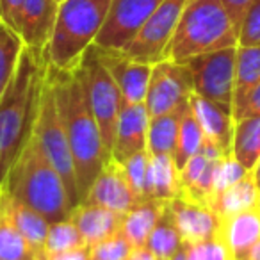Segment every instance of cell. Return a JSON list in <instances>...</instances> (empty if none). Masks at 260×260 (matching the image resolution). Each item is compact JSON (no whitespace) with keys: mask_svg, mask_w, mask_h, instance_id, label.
<instances>
[{"mask_svg":"<svg viewBox=\"0 0 260 260\" xmlns=\"http://www.w3.org/2000/svg\"><path fill=\"white\" fill-rule=\"evenodd\" d=\"M47 79L52 84L59 114L64 125L70 152L75 164L77 187L82 202L96 175L111 159V153L105 148L86 91L75 72H64L48 64Z\"/></svg>","mask_w":260,"mask_h":260,"instance_id":"cell-1","label":"cell"},{"mask_svg":"<svg viewBox=\"0 0 260 260\" xmlns=\"http://www.w3.org/2000/svg\"><path fill=\"white\" fill-rule=\"evenodd\" d=\"M47 66L45 54L23 47L11 84L0 98V187L32 134Z\"/></svg>","mask_w":260,"mask_h":260,"instance_id":"cell-2","label":"cell"},{"mask_svg":"<svg viewBox=\"0 0 260 260\" xmlns=\"http://www.w3.org/2000/svg\"><path fill=\"white\" fill-rule=\"evenodd\" d=\"M4 189L9 196L38 210L50 223L68 219L72 212L68 189L32 134L13 162Z\"/></svg>","mask_w":260,"mask_h":260,"instance_id":"cell-3","label":"cell"},{"mask_svg":"<svg viewBox=\"0 0 260 260\" xmlns=\"http://www.w3.org/2000/svg\"><path fill=\"white\" fill-rule=\"evenodd\" d=\"M237 45L239 29L221 0H187L164 59L184 64L196 55Z\"/></svg>","mask_w":260,"mask_h":260,"instance_id":"cell-4","label":"cell"},{"mask_svg":"<svg viewBox=\"0 0 260 260\" xmlns=\"http://www.w3.org/2000/svg\"><path fill=\"white\" fill-rule=\"evenodd\" d=\"M111 0H62L45 57L50 66L73 72L86 50L94 45L107 18Z\"/></svg>","mask_w":260,"mask_h":260,"instance_id":"cell-5","label":"cell"},{"mask_svg":"<svg viewBox=\"0 0 260 260\" xmlns=\"http://www.w3.org/2000/svg\"><path fill=\"white\" fill-rule=\"evenodd\" d=\"M32 136L36 138L40 148L52 162V166L57 170L68 189L72 209L80 203L79 187H77V175L73 155L70 152L68 138H66L64 125H62L61 114H59L55 94L52 89V84L45 77L43 87H41L40 100H38V111L34 118Z\"/></svg>","mask_w":260,"mask_h":260,"instance_id":"cell-6","label":"cell"},{"mask_svg":"<svg viewBox=\"0 0 260 260\" xmlns=\"http://www.w3.org/2000/svg\"><path fill=\"white\" fill-rule=\"evenodd\" d=\"M73 72L79 77L80 84L86 91L87 102H89L93 116L98 123L105 148L111 153L112 143H114L116 123H118L119 111L123 107L121 91L104 66V62L100 61L94 45L87 48L86 54L80 59L79 66Z\"/></svg>","mask_w":260,"mask_h":260,"instance_id":"cell-7","label":"cell"},{"mask_svg":"<svg viewBox=\"0 0 260 260\" xmlns=\"http://www.w3.org/2000/svg\"><path fill=\"white\" fill-rule=\"evenodd\" d=\"M185 4L187 0H162V4L152 13L139 32L125 48H121L123 54L138 62L152 66L164 61Z\"/></svg>","mask_w":260,"mask_h":260,"instance_id":"cell-8","label":"cell"},{"mask_svg":"<svg viewBox=\"0 0 260 260\" xmlns=\"http://www.w3.org/2000/svg\"><path fill=\"white\" fill-rule=\"evenodd\" d=\"M237 47L196 55L184 62L192 77V93L207 100L232 105Z\"/></svg>","mask_w":260,"mask_h":260,"instance_id":"cell-9","label":"cell"},{"mask_svg":"<svg viewBox=\"0 0 260 260\" xmlns=\"http://www.w3.org/2000/svg\"><path fill=\"white\" fill-rule=\"evenodd\" d=\"M191 93L192 77L187 66L168 59L153 64L145 100L150 118L168 114L187 105Z\"/></svg>","mask_w":260,"mask_h":260,"instance_id":"cell-10","label":"cell"},{"mask_svg":"<svg viewBox=\"0 0 260 260\" xmlns=\"http://www.w3.org/2000/svg\"><path fill=\"white\" fill-rule=\"evenodd\" d=\"M160 4L162 0H111L94 45L105 50L125 48Z\"/></svg>","mask_w":260,"mask_h":260,"instance_id":"cell-11","label":"cell"},{"mask_svg":"<svg viewBox=\"0 0 260 260\" xmlns=\"http://www.w3.org/2000/svg\"><path fill=\"white\" fill-rule=\"evenodd\" d=\"M141 202L143 200L136 194L128 178H126L123 164L114 159H109L100 170V173L96 175V178L93 180V184L87 189L86 196L80 203L105 207V209L125 214Z\"/></svg>","mask_w":260,"mask_h":260,"instance_id":"cell-12","label":"cell"},{"mask_svg":"<svg viewBox=\"0 0 260 260\" xmlns=\"http://www.w3.org/2000/svg\"><path fill=\"white\" fill-rule=\"evenodd\" d=\"M168 209L177 224L182 244H196L219 235L223 219L214 212L212 207L178 196L168 202Z\"/></svg>","mask_w":260,"mask_h":260,"instance_id":"cell-13","label":"cell"},{"mask_svg":"<svg viewBox=\"0 0 260 260\" xmlns=\"http://www.w3.org/2000/svg\"><path fill=\"white\" fill-rule=\"evenodd\" d=\"M96 52L107 72L118 84L123 94V102L143 104L146 100L152 64H145V62H138L126 57L121 50H105V48L96 47Z\"/></svg>","mask_w":260,"mask_h":260,"instance_id":"cell-14","label":"cell"},{"mask_svg":"<svg viewBox=\"0 0 260 260\" xmlns=\"http://www.w3.org/2000/svg\"><path fill=\"white\" fill-rule=\"evenodd\" d=\"M148 126L150 114L145 102L143 104L123 102L118 123H116L111 159L125 162L136 153L145 152L146 145H148Z\"/></svg>","mask_w":260,"mask_h":260,"instance_id":"cell-15","label":"cell"},{"mask_svg":"<svg viewBox=\"0 0 260 260\" xmlns=\"http://www.w3.org/2000/svg\"><path fill=\"white\" fill-rule=\"evenodd\" d=\"M189 107H191V112L194 114L203 136H205V141L212 143L223 153H230L235 128L232 105L207 100L200 94L191 93Z\"/></svg>","mask_w":260,"mask_h":260,"instance_id":"cell-16","label":"cell"},{"mask_svg":"<svg viewBox=\"0 0 260 260\" xmlns=\"http://www.w3.org/2000/svg\"><path fill=\"white\" fill-rule=\"evenodd\" d=\"M57 0H25L20 15L18 36L23 45L38 54H45L57 16Z\"/></svg>","mask_w":260,"mask_h":260,"instance_id":"cell-17","label":"cell"},{"mask_svg":"<svg viewBox=\"0 0 260 260\" xmlns=\"http://www.w3.org/2000/svg\"><path fill=\"white\" fill-rule=\"evenodd\" d=\"M123 216L125 214L105 209V207L79 203L72 209L68 219L77 226L84 244L94 246L121 230Z\"/></svg>","mask_w":260,"mask_h":260,"instance_id":"cell-18","label":"cell"},{"mask_svg":"<svg viewBox=\"0 0 260 260\" xmlns=\"http://www.w3.org/2000/svg\"><path fill=\"white\" fill-rule=\"evenodd\" d=\"M219 235L234 260L248 258L253 246L260 241V210L255 207L223 217Z\"/></svg>","mask_w":260,"mask_h":260,"instance_id":"cell-19","label":"cell"},{"mask_svg":"<svg viewBox=\"0 0 260 260\" xmlns=\"http://www.w3.org/2000/svg\"><path fill=\"white\" fill-rule=\"evenodd\" d=\"M0 203L4 207L6 214L9 216V219L13 221L18 232L27 239L32 249H41L45 244V239L48 234V226L50 221L45 216H41L38 210L27 207L25 203L18 202L13 196L8 194V191L4 189V185L0 187Z\"/></svg>","mask_w":260,"mask_h":260,"instance_id":"cell-20","label":"cell"},{"mask_svg":"<svg viewBox=\"0 0 260 260\" xmlns=\"http://www.w3.org/2000/svg\"><path fill=\"white\" fill-rule=\"evenodd\" d=\"M260 82V47H242L237 45L235 55V82H234V119L241 116L249 93Z\"/></svg>","mask_w":260,"mask_h":260,"instance_id":"cell-21","label":"cell"},{"mask_svg":"<svg viewBox=\"0 0 260 260\" xmlns=\"http://www.w3.org/2000/svg\"><path fill=\"white\" fill-rule=\"evenodd\" d=\"M166 203L168 202H164V200H146V202L136 205L132 210L125 212L121 234L128 239L134 248L146 246L150 234L166 209Z\"/></svg>","mask_w":260,"mask_h":260,"instance_id":"cell-22","label":"cell"},{"mask_svg":"<svg viewBox=\"0 0 260 260\" xmlns=\"http://www.w3.org/2000/svg\"><path fill=\"white\" fill-rule=\"evenodd\" d=\"M256 202H258V185H256L253 173L249 171L246 177H242L239 182L230 185L226 191L217 194L212 200L210 207L223 219V217L234 216V214L242 212V210L255 209Z\"/></svg>","mask_w":260,"mask_h":260,"instance_id":"cell-23","label":"cell"},{"mask_svg":"<svg viewBox=\"0 0 260 260\" xmlns=\"http://www.w3.org/2000/svg\"><path fill=\"white\" fill-rule=\"evenodd\" d=\"M184 107L171 111L168 114L155 116L150 118V126H148V150L152 155H173L175 146H177V138H178V128H180L182 116H184L185 109Z\"/></svg>","mask_w":260,"mask_h":260,"instance_id":"cell-24","label":"cell"},{"mask_svg":"<svg viewBox=\"0 0 260 260\" xmlns=\"http://www.w3.org/2000/svg\"><path fill=\"white\" fill-rule=\"evenodd\" d=\"M182 194L180 170L173 155H152L150 164V198L170 202Z\"/></svg>","mask_w":260,"mask_h":260,"instance_id":"cell-25","label":"cell"},{"mask_svg":"<svg viewBox=\"0 0 260 260\" xmlns=\"http://www.w3.org/2000/svg\"><path fill=\"white\" fill-rule=\"evenodd\" d=\"M234 157L251 171L260 159V116H248L235 121L234 143H232Z\"/></svg>","mask_w":260,"mask_h":260,"instance_id":"cell-26","label":"cell"},{"mask_svg":"<svg viewBox=\"0 0 260 260\" xmlns=\"http://www.w3.org/2000/svg\"><path fill=\"white\" fill-rule=\"evenodd\" d=\"M146 248L159 260H170L182 248V237L177 230L173 216L168 209V203L162 216L157 221L155 228L152 230L148 241H146Z\"/></svg>","mask_w":260,"mask_h":260,"instance_id":"cell-27","label":"cell"},{"mask_svg":"<svg viewBox=\"0 0 260 260\" xmlns=\"http://www.w3.org/2000/svg\"><path fill=\"white\" fill-rule=\"evenodd\" d=\"M203 141H205V136H203L194 114L191 112V107H187L184 116H182L177 146H175V152H173V160L178 170H182L187 164V160L192 159L196 153L202 152Z\"/></svg>","mask_w":260,"mask_h":260,"instance_id":"cell-28","label":"cell"},{"mask_svg":"<svg viewBox=\"0 0 260 260\" xmlns=\"http://www.w3.org/2000/svg\"><path fill=\"white\" fill-rule=\"evenodd\" d=\"M0 260H36V249L13 224L0 203Z\"/></svg>","mask_w":260,"mask_h":260,"instance_id":"cell-29","label":"cell"},{"mask_svg":"<svg viewBox=\"0 0 260 260\" xmlns=\"http://www.w3.org/2000/svg\"><path fill=\"white\" fill-rule=\"evenodd\" d=\"M23 47L25 45L22 38L0 22V98L4 96L6 89L11 84Z\"/></svg>","mask_w":260,"mask_h":260,"instance_id":"cell-30","label":"cell"},{"mask_svg":"<svg viewBox=\"0 0 260 260\" xmlns=\"http://www.w3.org/2000/svg\"><path fill=\"white\" fill-rule=\"evenodd\" d=\"M80 246H87V244H84L75 224L70 219H64V221L50 223L47 239H45V244L41 249L47 255H57V253H64L70 251V249H77Z\"/></svg>","mask_w":260,"mask_h":260,"instance_id":"cell-31","label":"cell"},{"mask_svg":"<svg viewBox=\"0 0 260 260\" xmlns=\"http://www.w3.org/2000/svg\"><path fill=\"white\" fill-rule=\"evenodd\" d=\"M125 168L126 178H128L130 185L134 189V192L145 202L150 198V164H152V153L148 150L139 152L121 162Z\"/></svg>","mask_w":260,"mask_h":260,"instance_id":"cell-32","label":"cell"},{"mask_svg":"<svg viewBox=\"0 0 260 260\" xmlns=\"http://www.w3.org/2000/svg\"><path fill=\"white\" fill-rule=\"evenodd\" d=\"M249 173L241 162L234 157V153H224L223 157L216 160V168H214V198L226 191L230 185L239 182L242 177ZM212 198V200H214Z\"/></svg>","mask_w":260,"mask_h":260,"instance_id":"cell-33","label":"cell"},{"mask_svg":"<svg viewBox=\"0 0 260 260\" xmlns=\"http://www.w3.org/2000/svg\"><path fill=\"white\" fill-rule=\"evenodd\" d=\"M89 248L91 260H128L130 253L134 251V246L121 234V230Z\"/></svg>","mask_w":260,"mask_h":260,"instance_id":"cell-34","label":"cell"},{"mask_svg":"<svg viewBox=\"0 0 260 260\" xmlns=\"http://www.w3.org/2000/svg\"><path fill=\"white\" fill-rule=\"evenodd\" d=\"M239 45L260 47V0H253L239 30Z\"/></svg>","mask_w":260,"mask_h":260,"instance_id":"cell-35","label":"cell"},{"mask_svg":"<svg viewBox=\"0 0 260 260\" xmlns=\"http://www.w3.org/2000/svg\"><path fill=\"white\" fill-rule=\"evenodd\" d=\"M25 0H0V22L18 34L20 15Z\"/></svg>","mask_w":260,"mask_h":260,"instance_id":"cell-36","label":"cell"},{"mask_svg":"<svg viewBox=\"0 0 260 260\" xmlns=\"http://www.w3.org/2000/svg\"><path fill=\"white\" fill-rule=\"evenodd\" d=\"M253 0H221V4L224 6L226 9L228 16L232 18L234 25L241 30V25H242V20H244L246 13H248L249 6H251Z\"/></svg>","mask_w":260,"mask_h":260,"instance_id":"cell-37","label":"cell"},{"mask_svg":"<svg viewBox=\"0 0 260 260\" xmlns=\"http://www.w3.org/2000/svg\"><path fill=\"white\" fill-rule=\"evenodd\" d=\"M248 116H260V82H258V86L249 93L244 109H242L241 116H239L235 121H239V119H242V118H248Z\"/></svg>","mask_w":260,"mask_h":260,"instance_id":"cell-38","label":"cell"},{"mask_svg":"<svg viewBox=\"0 0 260 260\" xmlns=\"http://www.w3.org/2000/svg\"><path fill=\"white\" fill-rule=\"evenodd\" d=\"M47 256L48 260H91V248L89 246H80L77 249H70V251Z\"/></svg>","mask_w":260,"mask_h":260,"instance_id":"cell-39","label":"cell"},{"mask_svg":"<svg viewBox=\"0 0 260 260\" xmlns=\"http://www.w3.org/2000/svg\"><path fill=\"white\" fill-rule=\"evenodd\" d=\"M128 260H159V258L146 246H143V248H134V251L130 253Z\"/></svg>","mask_w":260,"mask_h":260,"instance_id":"cell-40","label":"cell"},{"mask_svg":"<svg viewBox=\"0 0 260 260\" xmlns=\"http://www.w3.org/2000/svg\"><path fill=\"white\" fill-rule=\"evenodd\" d=\"M170 260H191V256H189V251H187V248H185V246L182 244V248L178 249V251L175 253V255L171 256Z\"/></svg>","mask_w":260,"mask_h":260,"instance_id":"cell-41","label":"cell"},{"mask_svg":"<svg viewBox=\"0 0 260 260\" xmlns=\"http://www.w3.org/2000/svg\"><path fill=\"white\" fill-rule=\"evenodd\" d=\"M244 260H260V241L253 246V249L249 251L248 258H244Z\"/></svg>","mask_w":260,"mask_h":260,"instance_id":"cell-42","label":"cell"},{"mask_svg":"<svg viewBox=\"0 0 260 260\" xmlns=\"http://www.w3.org/2000/svg\"><path fill=\"white\" fill-rule=\"evenodd\" d=\"M251 173H253V177H255V182H256V185L260 187V159H258V162L255 164V168L251 170Z\"/></svg>","mask_w":260,"mask_h":260,"instance_id":"cell-43","label":"cell"},{"mask_svg":"<svg viewBox=\"0 0 260 260\" xmlns=\"http://www.w3.org/2000/svg\"><path fill=\"white\" fill-rule=\"evenodd\" d=\"M36 260H48L47 253H45L43 249H36Z\"/></svg>","mask_w":260,"mask_h":260,"instance_id":"cell-44","label":"cell"},{"mask_svg":"<svg viewBox=\"0 0 260 260\" xmlns=\"http://www.w3.org/2000/svg\"><path fill=\"white\" fill-rule=\"evenodd\" d=\"M256 209L260 210V187H258V202H256Z\"/></svg>","mask_w":260,"mask_h":260,"instance_id":"cell-45","label":"cell"},{"mask_svg":"<svg viewBox=\"0 0 260 260\" xmlns=\"http://www.w3.org/2000/svg\"><path fill=\"white\" fill-rule=\"evenodd\" d=\"M57 2H62V0H57Z\"/></svg>","mask_w":260,"mask_h":260,"instance_id":"cell-46","label":"cell"}]
</instances>
